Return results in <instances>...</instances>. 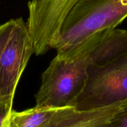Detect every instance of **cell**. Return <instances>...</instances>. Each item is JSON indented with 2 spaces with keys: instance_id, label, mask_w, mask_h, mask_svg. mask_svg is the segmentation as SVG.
<instances>
[{
  "instance_id": "8",
  "label": "cell",
  "mask_w": 127,
  "mask_h": 127,
  "mask_svg": "<svg viewBox=\"0 0 127 127\" xmlns=\"http://www.w3.org/2000/svg\"><path fill=\"white\" fill-rule=\"evenodd\" d=\"M14 95H0V127H8Z\"/></svg>"
},
{
  "instance_id": "9",
  "label": "cell",
  "mask_w": 127,
  "mask_h": 127,
  "mask_svg": "<svg viewBox=\"0 0 127 127\" xmlns=\"http://www.w3.org/2000/svg\"><path fill=\"white\" fill-rule=\"evenodd\" d=\"M15 19H11L0 26V58L12 33Z\"/></svg>"
},
{
  "instance_id": "1",
  "label": "cell",
  "mask_w": 127,
  "mask_h": 127,
  "mask_svg": "<svg viewBox=\"0 0 127 127\" xmlns=\"http://www.w3.org/2000/svg\"><path fill=\"white\" fill-rule=\"evenodd\" d=\"M90 64L88 53L82 48L57 55L42 74L36 105L74 107L86 83Z\"/></svg>"
},
{
  "instance_id": "5",
  "label": "cell",
  "mask_w": 127,
  "mask_h": 127,
  "mask_svg": "<svg viewBox=\"0 0 127 127\" xmlns=\"http://www.w3.org/2000/svg\"><path fill=\"white\" fill-rule=\"evenodd\" d=\"M33 53L26 22L15 19L12 33L0 58V95H14L22 73Z\"/></svg>"
},
{
  "instance_id": "10",
  "label": "cell",
  "mask_w": 127,
  "mask_h": 127,
  "mask_svg": "<svg viewBox=\"0 0 127 127\" xmlns=\"http://www.w3.org/2000/svg\"><path fill=\"white\" fill-rule=\"evenodd\" d=\"M103 127H127V103L115 116Z\"/></svg>"
},
{
  "instance_id": "7",
  "label": "cell",
  "mask_w": 127,
  "mask_h": 127,
  "mask_svg": "<svg viewBox=\"0 0 127 127\" xmlns=\"http://www.w3.org/2000/svg\"><path fill=\"white\" fill-rule=\"evenodd\" d=\"M67 107L35 105L22 112L12 110L8 127H48Z\"/></svg>"
},
{
  "instance_id": "6",
  "label": "cell",
  "mask_w": 127,
  "mask_h": 127,
  "mask_svg": "<svg viewBox=\"0 0 127 127\" xmlns=\"http://www.w3.org/2000/svg\"><path fill=\"white\" fill-rule=\"evenodd\" d=\"M126 103L88 111H79L73 107H68L48 127H103L122 109Z\"/></svg>"
},
{
  "instance_id": "4",
  "label": "cell",
  "mask_w": 127,
  "mask_h": 127,
  "mask_svg": "<svg viewBox=\"0 0 127 127\" xmlns=\"http://www.w3.org/2000/svg\"><path fill=\"white\" fill-rule=\"evenodd\" d=\"M79 0H31L28 2L27 29L33 53L41 55L55 49L63 22Z\"/></svg>"
},
{
  "instance_id": "2",
  "label": "cell",
  "mask_w": 127,
  "mask_h": 127,
  "mask_svg": "<svg viewBox=\"0 0 127 127\" xmlns=\"http://www.w3.org/2000/svg\"><path fill=\"white\" fill-rule=\"evenodd\" d=\"M127 17V0H79L66 17L57 53L84 42L95 33L114 29Z\"/></svg>"
},
{
  "instance_id": "3",
  "label": "cell",
  "mask_w": 127,
  "mask_h": 127,
  "mask_svg": "<svg viewBox=\"0 0 127 127\" xmlns=\"http://www.w3.org/2000/svg\"><path fill=\"white\" fill-rule=\"evenodd\" d=\"M127 102V53L101 66L89 65L74 108L88 111Z\"/></svg>"
}]
</instances>
